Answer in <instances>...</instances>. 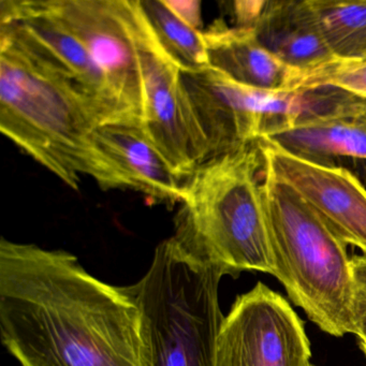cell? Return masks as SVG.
Returning a JSON list of instances; mask_svg holds the SVG:
<instances>
[{
  "mask_svg": "<svg viewBox=\"0 0 366 366\" xmlns=\"http://www.w3.org/2000/svg\"><path fill=\"white\" fill-rule=\"evenodd\" d=\"M0 335L21 366H149L142 310L128 287L71 252L0 242Z\"/></svg>",
  "mask_w": 366,
  "mask_h": 366,
  "instance_id": "cell-1",
  "label": "cell"
},
{
  "mask_svg": "<svg viewBox=\"0 0 366 366\" xmlns=\"http://www.w3.org/2000/svg\"><path fill=\"white\" fill-rule=\"evenodd\" d=\"M84 44L128 122L142 127L143 86L129 0H50Z\"/></svg>",
  "mask_w": 366,
  "mask_h": 366,
  "instance_id": "cell-9",
  "label": "cell"
},
{
  "mask_svg": "<svg viewBox=\"0 0 366 366\" xmlns=\"http://www.w3.org/2000/svg\"><path fill=\"white\" fill-rule=\"evenodd\" d=\"M182 85L207 160L237 151L314 117L315 92H267L231 80L211 67L182 71Z\"/></svg>",
  "mask_w": 366,
  "mask_h": 366,
  "instance_id": "cell-6",
  "label": "cell"
},
{
  "mask_svg": "<svg viewBox=\"0 0 366 366\" xmlns=\"http://www.w3.org/2000/svg\"><path fill=\"white\" fill-rule=\"evenodd\" d=\"M264 167L295 189L347 245L366 254V188L342 167L318 164L259 141Z\"/></svg>",
  "mask_w": 366,
  "mask_h": 366,
  "instance_id": "cell-11",
  "label": "cell"
},
{
  "mask_svg": "<svg viewBox=\"0 0 366 366\" xmlns=\"http://www.w3.org/2000/svg\"><path fill=\"white\" fill-rule=\"evenodd\" d=\"M252 29L269 52L305 74L335 59L310 0L265 1Z\"/></svg>",
  "mask_w": 366,
  "mask_h": 366,
  "instance_id": "cell-14",
  "label": "cell"
},
{
  "mask_svg": "<svg viewBox=\"0 0 366 366\" xmlns=\"http://www.w3.org/2000/svg\"><path fill=\"white\" fill-rule=\"evenodd\" d=\"M310 3L335 59L366 56V1L310 0Z\"/></svg>",
  "mask_w": 366,
  "mask_h": 366,
  "instance_id": "cell-17",
  "label": "cell"
},
{
  "mask_svg": "<svg viewBox=\"0 0 366 366\" xmlns=\"http://www.w3.org/2000/svg\"><path fill=\"white\" fill-rule=\"evenodd\" d=\"M265 0L263 1H235L234 16L237 18V27H250L252 29L258 20Z\"/></svg>",
  "mask_w": 366,
  "mask_h": 366,
  "instance_id": "cell-21",
  "label": "cell"
},
{
  "mask_svg": "<svg viewBox=\"0 0 366 366\" xmlns=\"http://www.w3.org/2000/svg\"><path fill=\"white\" fill-rule=\"evenodd\" d=\"M0 38L76 79L102 109L107 124H130L102 70L50 0H1Z\"/></svg>",
  "mask_w": 366,
  "mask_h": 366,
  "instance_id": "cell-10",
  "label": "cell"
},
{
  "mask_svg": "<svg viewBox=\"0 0 366 366\" xmlns=\"http://www.w3.org/2000/svg\"><path fill=\"white\" fill-rule=\"evenodd\" d=\"M329 86L366 100V56L357 59H332L305 74L302 89Z\"/></svg>",
  "mask_w": 366,
  "mask_h": 366,
  "instance_id": "cell-18",
  "label": "cell"
},
{
  "mask_svg": "<svg viewBox=\"0 0 366 366\" xmlns=\"http://www.w3.org/2000/svg\"><path fill=\"white\" fill-rule=\"evenodd\" d=\"M224 276L186 257L170 239L157 246L147 274L128 287L142 310L149 366H217Z\"/></svg>",
  "mask_w": 366,
  "mask_h": 366,
  "instance_id": "cell-5",
  "label": "cell"
},
{
  "mask_svg": "<svg viewBox=\"0 0 366 366\" xmlns=\"http://www.w3.org/2000/svg\"><path fill=\"white\" fill-rule=\"evenodd\" d=\"M310 366H316V365H314V364H310Z\"/></svg>",
  "mask_w": 366,
  "mask_h": 366,
  "instance_id": "cell-23",
  "label": "cell"
},
{
  "mask_svg": "<svg viewBox=\"0 0 366 366\" xmlns=\"http://www.w3.org/2000/svg\"><path fill=\"white\" fill-rule=\"evenodd\" d=\"M137 3L158 44L182 71L209 67L203 31L184 22L166 0H137Z\"/></svg>",
  "mask_w": 366,
  "mask_h": 366,
  "instance_id": "cell-16",
  "label": "cell"
},
{
  "mask_svg": "<svg viewBox=\"0 0 366 366\" xmlns=\"http://www.w3.org/2000/svg\"><path fill=\"white\" fill-rule=\"evenodd\" d=\"M166 3L184 22L187 23L188 25L194 27V29L201 31L202 16H201L200 1H196V0H189V1L166 0Z\"/></svg>",
  "mask_w": 366,
  "mask_h": 366,
  "instance_id": "cell-20",
  "label": "cell"
},
{
  "mask_svg": "<svg viewBox=\"0 0 366 366\" xmlns=\"http://www.w3.org/2000/svg\"><path fill=\"white\" fill-rule=\"evenodd\" d=\"M360 348L363 351L364 355L366 357V342H359Z\"/></svg>",
  "mask_w": 366,
  "mask_h": 366,
  "instance_id": "cell-22",
  "label": "cell"
},
{
  "mask_svg": "<svg viewBox=\"0 0 366 366\" xmlns=\"http://www.w3.org/2000/svg\"><path fill=\"white\" fill-rule=\"evenodd\" d=\"M263 204L275 277L321 331L355 334V288L345 244L308 203L264 167Z\"/></svg>",
  "mask_w": 366,
  "mask_h": 366,
  "instance_id": "cell-4",
  "label": "cell"
},
{
  "mask_svg": "<svg viewBox=\"0 0 366 366\" xmlns=\"http://www.w3.org/2000/svg\"><path fill=\"white\" fill-rule=\"evenodd\" d=\"M355 280V334L359 342H366V254L351 257Z\"/></svg>",
  "mask_w": 366,
  "mask_h": 366,
  "instance_id": "cell-19",
  "label": "cell"
},
{
  "mask_svg": "<svg viewBox=\"0 0 366 366\" xmlns=\"http://www.w3.org/2000/svg\"><path fill=\"white\" fill-rule=\"evenodd\" d=\"M262 141L318 164H332L338 157L366 159V107L312 119Z\"/></svg>",
  "mask_w": 366,
  "mask_h": 366,
  "instance_id": "cell-15",
  "label": "cell"
},
{
  "mask_svg": "<svg viewBox=\"0 0 366 366\" xmlns=\"http://www.w3.org/2000/svg\"><path fill=\"white\" fill-rule=\"evenodd\" d=\"M264 160L259 141L207 160L187 179L174 217L173 245L203 267L237 277L275 276L263 204Z\"/></svg>",
  "mask_w": 366,
  "mask_h": 366,
  "instance_id": "cell-3",
  "label": "cell"
},
{
  "mask_svg": "<svg viewBox=\"0 0 366 366\" xmlns=\"http://www.w3.org/2000/svg\"><path fill=\"white\" fill-rule=\"evenodd\" d=\"M102 109L69 74L0 38V130L65 185L121 189L95 132Z\"/></svg>",
  "mask_w": 366,
  "mask_h": 366,
  "instance_id": "cell-2",
  "label": "cell"
},
{
  "mask_svg": "<svg viewBox=\"0 0 366 366\" xmlns=\"http://www.w3.org/2000/svg\"><path fill=\"white\" fill-rule=\"evenodd\" d=\"M129 8L142 78L143 130L173 168L189 179L207 162V152L184 93L181 68L158 44L137 0H129Z\"/></svg>",
  "mask_w": 366,
  "mask_h": 366,
  "instance_id": "cell-7",
  "label": "cell"
},
{
  "mask_svg": "<svg viewBox=\"0 0 366 366\" xmlns=\"http://www.w3.org/2000/svg\"><path fill=\"white\" fill-rule=\"evenodd\" d=\"M95 140L121 189L140 192L152 204L182 202L188 179L173 168L141 126L102 124L96 129Z\"/></svg>",
  "mask_w": 366,
  "mask_h": 366,
  "instance_id": "cell-12",
  "label": "cell"
},
{
  "mask_svg": "<svg viewBox=\"0 0 366 366\" xmlns=\"http://www.w3.org/2000/svg\"><path fill=\"white\" fill-rule=\"evenodd\" d=\"M209 67L231 80L267 92L301 89L305 74L280 61L250 27H229L218 20L203 31Z\"/></svg>",
  "mask_w": 366,
  "mask_h": 366,
  "instance_id": "cell-13",
  "label": "cell"
},
{
  "mask_svg": "<svg viewBox=\"0 0 366 366\" xmlns=\"http://www.w3.org/2000/svg\"><path fill=\"white\" fill-rule=\"evenodd\" d=\"M310 357L303 320L263 282L239 295L222 320L217 366H310Z\"/></svg>",
  "mask_w": 366,
  "mask_h": 366,
  "instance_id": "cell-8",
  "label": "cell"
}]
</instances>
